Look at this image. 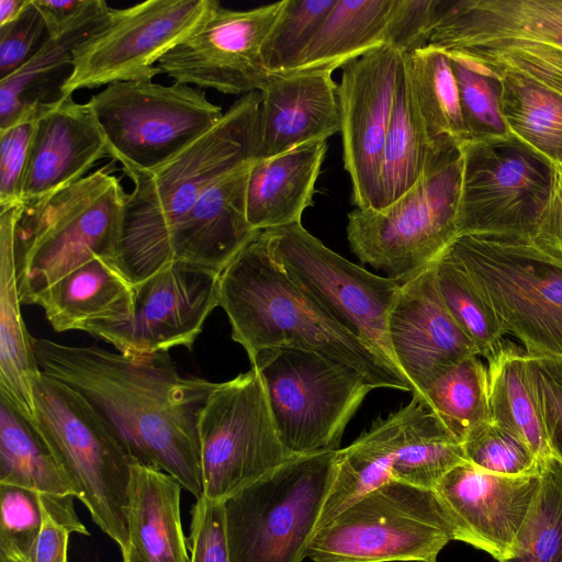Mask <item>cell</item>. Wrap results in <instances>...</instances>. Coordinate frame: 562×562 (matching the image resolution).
Returning a JSON list of instances; mask_svg holds the SVG:
<instances>
[{
    "label": "cell",
    "mask_w": 562,
    "mask_h": 562,
    "mask_svg": "<svg viewBox=\"0 0 562 562\" xmlns=\"http://www.w3.org/2000/svg\"><path fill=\"white\" fill-rule=\"evenodd\" d=\"M33 349L41 371L78 391L133 462L203 496L198 418L214 382L180 374L169 352L128 357L34 337Z\"/></svg>",
    "instance_id": "obj_1"
},
{
    "label": "cell",
    "mask_w": 562,
    "mask_h": 562,
    "mask_svg": "<svg viewBox=\"0 0 562 562\" xmlns=\"http://www.w3.org/2000/svg\"><path fill=\"white\" fill-rule=\"evenodd\" d=\"M218 306L249 361L266 349L308 350L353 369L374 389L413 393L404 375L289 277L271 254L263 231L222 271Z\"/></svg>",
    "instance_id": "obj_2"
},
{
    "label": "cell",
    "mask_w": 562,
    "mask_h": 562,
    "mask_svg": "<svg viewBox=\"0 0 562 562\" xmlns=\"http://www.w3.org/2000/svg\"><path fill=\"white\" fill-rule=\"evenodd\" d=\"M261 92L239 98L221 120L162 166L123 168L127 193L112 265L133 285L148 278L169 232L213 182L258 159Z\"/></svg>",
    "instance_id": "obj_3"
},
{
    "label": "cell",
    "mask_w": 562,
    "mask_h": 562,
    "mask_svg": "<svg viewBox=\"0 0 562 562\" xmlns=\"http://www.w3.org/2000/svg\"><path fill=\"white\" fill-rule=\"evenodd\" d=\"M127 193L109 168L32 204L16 224V267L22 304L94 256L112 262Z\"/></svg>",
    "instance_id": "obj_4"
},
{
    "label": "cell",
    "mask_w": 562,
    "mask_h": 562,
    "mask_svg": "<svg viewBox=\"0 0 562 562\" xmlns=\"http://www.w3.org/2000/svg\"><path fill=\"white\" fill-rule=\"evenodd\" d=\"M33 429L48 448L92 520L128 547L132 460L94 407L74 387L40 372L32 381Z\"/></svg>",
    "instance_id": "obj_5"
},
{
    "label": "cell",
    "mask_w": 562,
    "mask_h": 562,
    "mask_svg": "<svg viewBox=\"0 0 562 562\" xmlns=\"http://www.w3.org/2000/svg\"><path fill=\"white\" fill-rule=\"evenodd\" d=\"M446 251L527 355L562 359V259L516 236L461 235Z\"/></svg>",
    "instance_id": "obj_6"
},
{
    "label": "cell",
    "mask_w": 562,
    "mask_h": 562,
    "mask_svg": "<svg viewBox=\"0 0 562 562\" xmlns=\"http://www.w3.org/2000/svg\"><path fill=\"white\" fill-rule=\"evenodd\" d=\"M462 149L427 159L419 180L380 210L348 214L347 238L362 263L401 283L431 265L458 237Z\"/></svg>",
    "instance_id": "obj_7"
},
{
    "label": "cell",
    "mask_w": 562,
    "mask_h": 562,
    "mask_svg": "<svg viewBox=\"0 0 562 562\" xmlns=\"http://www.w3.org/2000/svg\"><path fill=\"white\" fill-rule=\"evenodd\" d=\"M337 451L296 456L224 502L229 562L306 558L335 479Z\"/></svg>",
    "instance_id": "obj_8"
},
{
    "label": "cell",
    "mask_w": 562,
    "mask_h": 562,
    "mask_svg": "<svg viewBox=\"0 0 562 562\" xmlns=\"http://www.w3.org/2000/svg\"><path fill=\"white\" fill-rule=\"evenodd\" d=\"M454 540L431 488L389 480L315 531L312 562H437Z\"/></svg>",
    "instance_id": "obj_9"
},
{
    "label": "cell",
    "mask_w": 562,
    "mask_h": 562,
    "mask_svg": "<svg viewBox=\"0 0 562 562\" xmlns=\"http://www.w3.org/2000/svg\"><path fill=\"white\" fill-rule=\"evenodd\" d=\"M250 363L262 378L278 436L296 456L339 450L348 423L374 390L353 369L314 351L266 349Z\"/></svg>",
    "instance_id": "obj_10"
},
{
    "label": "cell",
    "mask_w": 562,
    "mask_h": 562,
    "mask_svg": "<svg viewBox=\"0 0 562 562\" xmlns=\"http://www.w3.org/2000/svg\"><path fill=\"white\" fill-rule=\"evenodd\" d=\"M109 156L123 168L151 171L181 153L223 116L202 89L153 79L108 85L87 102Z\"/></svg>",
    "instance_id": "obj_11"
},
{
    "label": "cell",
    "mask_w": 562,
    "mask_h": 562,
    "mask_svg": "<svg viewBox=\"0 0 562 562\" xmlns=\"http://www.w3.org/2000/svg\"><path fill=\"white\" fill-rule=\"evenodd\" d=\"M203 497L224 503L296 457L280 440L260 373L215 383L198 418Z\"/></svg>",
    "instance_id": "obj_12"
},
{
    "label": "cell",
    "mask_w": 562,
    "mask_h": 562,
    "mask_svg": "<svg viewBox=\"0 0 562 562\" xmlns=\"http://www.w3.org/2000/svg\"><path fill=\"white\" fill-rule=\"evenodd\" d=\"M263 234L271 254L289 277L338 324L398 371L387 319L401 282L350 262L308 233L302 223L267 229Z\"/></svg>",
    "instance_id": "obj_13"
},
{
    "label": "cell",
    "mask_w": 562,
    "mask_h": 562,
    "mask_svg": "<svg viewBox=\"0 0 562 562\" xmlns=\"http://www.w3.org/2000/svg\"><path fill=\"white\" fill-rule=\"evenodd\" d=\"M553 169L513 137L462 148L458 236L530 238L547 201Z\"/></svg>",
    "instance_id": "obj_14"
},
{
    "label": "cell",
    "mask_w": 562,
    "mask_h": 562,
    "mask_svg": "<svg viewBox=\"0 0 562 562\" xmlns=\"http://www.w3.org/2000/svg\"><path fill=\"white\" fill-rule=\"evenodd\" d=\"M210 0H149L113 10L75 52L66 95L117 81L153 79L158 63L200 21Z\"/></svg>",
    "instance_id": "obj_15"
},
{
    "label": "cell",
    "mask_w": 562,
    "mask_h": 562,
    "mask_svg": "<svg viewBox=\"0 0 562 562\" xmlns=\"http://www.w3.org/2000/svg\"><path fill=\"white\" fill-rule=\"evenodd\" d=\"M283 3L233 11L210 0L200 21L158 61L160 74L226 94L261 91L270 77L262 45Z\"/></svg>",
    "instance_id": "obj_16"
},
{
    "label": "cell",
    "mask_w": 562,
    "mask_h": 562,
    "mask_svg": "<svg viewBox=\"0 0 562 562\" xmlns=\"http://www.w3.org/2000/svg\"><path fill=\"white\" fill-rule=\"evenodd\" d=\"M220 276L211 269L173 261L134 284L131 317L97 323L83 331L128 357L192 349L204 323L218 306Z\"/></svg>",
    "instance_id": "obj_17"
},
{
    "label": "cell",
    "mask_w": 562,
    "mask_h": 562,
    "mask_svg": "<svg viewBox=\"0 0 562 562\" xmlns=\"http://www.w3.org/2000/svg\"><path fill=\"white\" fill-rule=\"evenodd\" d=\"M338 85L342 159L356 209H382L381 170L403 55L379 46L349 61Z\"/></svg>",
    "instance_id": "obj_18"
},
{
    "label": "cell",
    "mask_w": 562,
    "mask_h": 562,
    "mask_svg": "<svg viewBox=\"0 0 562 562\" xmlns=\"http://www.w3.org/2000/svg\"><path fill=\"white\" fill-rule=\"evenodd\" d=\"M387 335L396 368L423 402L430 384L463 359L477 356L446 306L432 263L401 283L389 314Z\"/></svg>",
    "instance_id": "obj_19"
},
{
    "label": "cell",
    "mask_w": 562,
    "mask_h": 562,
    "mask_svg": "<svg viewBox=\"0 0 562 562\" xmlns=\"http://www.w3.org/2000/svg\"><path fill=\"white\" fill-rule=\"evenodd\" d=\"M540 487V473L509 476L470 462L450 470L432 488L453 528L454 540L492 555H513L517 535Z\"/></svg>",
    "instance_id": "obj_20"
},
{
    "label": "cell",
    "mask_w": 562,
    "mask_h": 562,
    "mask_svg": "<svg viewBox=\"0 0 562 562\" xmlns=\"http://www.w3.org/2000/svg\"><path fill=\"white\" fill-rule=\"evenodd\" d=\"M429 45L454 54L521 46L562 52V0H443Z\"/></svg>",
    "instance_id": "obj_21"
},
{
    "label": "cell",
    "mask_w": 562,
    "mask_h": 562,
    "mask_svg": "<svg viewBox=\"0 0 562 562\" xmlns=\"http://www.w3.org/2000/svg\"><path fill=\"white\" fill-rule=\"evenodd\" d=\"M252 162L224 175L206 188L189 213L167 235L153 273L173 261L222 273L261 232L250 226L246 214L247 181Z\"/></svg>",
    "instance_id": "obj_22"
},
{
    "label": "cell",
    "mask_w": 562,
    "mask_h": 562,
    "mask_svg": "<svg viewBox=\"0 0 562 562\" xmlns=\"http://www.w3.org/2000/svg\"><path fill=\"white\" fill-rule=\"evenodd\" d=\"M109 156L102 132L87 103L72 94L41 109L22 187V205L41 201L86 177Z\"/></svg>",
    "instance_id": "obj_23"
},
{
    "label": "cell",
    "mask_w": 562,
    "mask_h": 562,
    "mask_svg": "<svg viewBox=\"0 0 562 562\" xmlns=\"http://www.w3.org/2000/svg\"><path fill=\"white\" fill-rule=\"evenodd\" d=\"M333 72L330 68H316L270 75L260 91L258 159L327 140L340 132L338 85Z\"/></svg>",
    "instance_id": "obj_24"
},
{
    "label": "cell",
    "mask_w": 562,
    "mask_h": 562,
    "mask_svg": "<svg viewBox=\"0 0 562 562\" xmlns=\"http://www.w3.org/2000/svg\"><path fill=\"white\" fill-rule=\"evenodd\" d=\"M465 58L497 77L501 112L512 137L562 171V85L501 57Z\"/></svg>",
    "instance_id": "obj_25"
},
{
    "label": "cell",
    "mask_w": 562,
    "mask_h": 562,
    "mask_svg": "<svg viewBox=\"0 0 562 562\" xmlns=\"http://www.w3.org/2000/svg\"><path fill=\"white\" fill-rule=\"evenodd\" d=\"M22 209L0 210V397L33 427L32 381L41 369L20 308L15 234Z\"/></svg>",
    "instance_id": "obj_26"
},
{
    "label": "cell",
    "mask_w": 562,
    "mask_h": 562,
    "mask_svg": "<svg viewBox=\"0 0 562 562\" xmlns=\"http://www.w3.org/2000/svg\"><path fill=\"white\" fill-rule=\"evenodd\" d=\"M112 9L93 0L69 27L49 36L40 50L19 70L0 80V128L16 122L26 111L60 101L74 69L76 49L101 30Z\"/></svg>",
    "instance_id": "obj_27"
},
{
    "label": "cell",
    "mask_w": 562,
    "mask_h": 562,
    "mask_svg": "<svg viewBox=\"0 0 562 562\" xmlns=\"http://www.w3.org/2000/svg\"><path fill=\"white\" fill-rule=\"evenodd\" d=\"M182 488L170 474L132 461L123 562L190 561L180 516Z\"/></svg>",
    "instance_id": "obj_28"
},
{
    "label": "cell",
    "mask_w": 562,
    "mask_h": 562,
    "mask_svg": "<svg viewBox=\"0 0 562 562\" xmlns=\"http://www.w3.org/2000/svg\"><path fill=\"white\" fill-rule=\"evenodd\" d=\"M326 150L327 140H318L252 162L246 214L254 229L301 223L303 212L313 204Z\"/></svg>",
    "instance_id": "obj_29"
},
{
    "label": "cell",
    "mask_w": 562,
    "mask_h": 562,
    "mask_svg": "<svg viewBox=\"0 0 562 562\" xmlns=\"http://www.w3.org/2000/svg\"><path fill=\"white\" fill-rule=\"evenodd\" d=\"M133 296V284L109 260L94 256L36 294L31 304L44 310L55 331H83L91 324L128 319Z\"/></svg>",
    "instance_id": "obj_30"
},
{
    "label": "cell",
    "mask_w": 562,
    "mask_h": 562,
    "mask_svg": "<svg viewBox=\"0 0 562 562\" xmlns=\"http://www.w3.org/2000/svg\"><path fill=\"white\" fill-rule=\"evenodd\" d=\"M403 67L428 157L462 149L469 137L449 54L428 45L403 55Z\"/></svg>",
    "instance_id": "obj_31"
},
{
    "label": "cell",
    "mask_w": 562,
    "mask_h": 562,
    "mask_svg": "<svg viewBox=\"0 0 562 562\" xmlns=\"http://www.w3.org/2000/svg\"><path fill=\"white\" fill-rule=\"evenodd\" d=\"M403 424L402 408L378 418L350 446L337 451L336 474L316 530L391 480Z\"/></svg>",
    "instance_id": "obj_32"
},
{
    "label": "cell",
    "mask_w": 562,
    "mask_h": 562,
    "mask_svg": "<svg viewBox=\"0 0 562 562\" xmlns=\"http://www.w3.org/2000/svg\"><path fill=\"white\" fill-rule=\"evenodd\" d=\"M394 2L395 0H337L295 70H335L385 45V30Z\"/></svg>",
    "instance_id": "obj_33"
},
{
    "label": "cell",
    "mask_w": 562,
    "mask_h": 562,
    "mask_svg": "<svg viewBox=\"0 0 562 562\" xmlns=\"http://www.w3.org/2000/svg\"><path fill=\"white\" fill-rule=\"evenodd\" d=\"M486 368L492 422L525 441L540 461L552 457L528 379L526 350L504 339Z\"/></svg>",
    "instance_id": "obj_34"
},
{
    "label": "cell",
    "mask_w": 562,
    "mask_h": 562,
    "mask_svg": "<svg viewBox=\"0 0 562 562\" xmlns=\"http://www.w3.org/2000/svg\"><path fill=\"white\" fill-rule=\"evenodd\" d=\"M0 484L54 497H76L67 476L33 427L1 397Z\"/></svg>",
    "instance_id": "obj_35"
},
{
    "label": "cell",
    "mask_w": 562,
    "mask_h": 562,
    "mask_svg": "<svg viewBox=\"0 0 562 562\" xmlns=\"http://www.w3.org/2000/svg\"><path fill=\"white\" fill-rule=\"evenodd\" d=\"M427 158L428 145L403 67L384 145L381 170L382 207L396 201L419 180Z\"/></svg>",
    "instance_id": "obj_36"
},
{
    "label": "cell",
    "mask_w": 562,
    "mask_h": 562,
    "mask_svg": "<svg viewBox=\"0 0 562 562\" xmlns=\"http://www.w3.org/2000/svg\"><path fill=\"white\" fill-rule=\"evenodd\" d=\"M423 403L462 443L473 429L492 422L486 366L479 356L463 359L430 384Z\"/></svg>",
    "instance_id": "obj_37"
},
{
    "label": "cell",
    "mask_w": 562,
    "mask_h": 562,
    "mask_svg": "<svg viewBox=\"0 0 562 562\" xmlns=\"http://www.w3.org/2000/svg\"><path fill=\"white\" fill-rule=\"evenodd\" d=\"M502 562H562V463L555 458L542 461L538 494L513 555Z\"/></svg>",
    "instance_id": "obj_38"
},
{
    "label": "cell",
    "mask_w": 562,
    "mask_h": 562,
    "mask_svg": "<svg viewBox=\"0 0 562 562\" xmlns=\"http://www.w3.org/2000/svg\"><path fill=\"white\" fill-rule=\"evenodd\" d=\"M439 293L451 315L486 360L504 340L505 331L467 272L445 250L434 262Z\"/></svg>",
    "instance_id": "obj_39"
},
{
    "label": "cell",
    "mask_w": 562,
    "mask_h": 562,
    "mask_svg": "<svg viewBox=\"0 0 562 562\" xmlns=\"http://www.w3.org/2000/svg\"><path fill=\"white\" fill-rule=\"evenodd\" d=\"M337 0H284L262 45L270 75L293 71Z\"/></svg>",
    "instance_id": "obj_40"
},
{
    "label": "cell",
    "mask_w": 562,
    "mask_h": 562,
    "mask_svg": "<svg viewBox=\"0 0 562 562\" xmlns=\"http://www.w3.org/2000/svg\"><path fill=\"white\" fill-rule=\"evenodd\" d=\"M448 54L469 143L512 138L501 112L497 77L461 55Z\"/></svg>",
    "instance_id": "obj_41"
},
{
    "label": "cell",
    "mask_w": 562,
    "mask_h": 562,
    "mask_svg": "<svg viewBox=\"0 0 562 562\" xmlns=\"http://www.w3.org/2000/svg\"><path fill=\"white\" fill-rule=\"evenodd\" d=\"M468 462L494 474H539L541 463L529 446L499 425L488 422L473 429L462 442Z\"/></svg>",
    "instance_id": "obj_42"
},
{
    "label": "cell",
    "mask_w": 562,
    "mask_h": 562,
    "mask_svg": "<svg viewBox=\"0 0 562 562\" xmlns=\"http://www.w3.org/2000/svg\"><path fill=\"white\" fill-rule=\"evenodd\" d=\"M0 554L29 562L44 520L41 494L0 484Z\"/></svg>",
    "instance_id": "obj_43"
},
{
    "label": "cell",
    "mask_w": 562,
    "mask_h": 562,
    "mask_svg": "<svg viewBox=\"0 0 562 562\" xmlns=\"http://www.w3.org/2000/svg\"><path fill=\"white\" fill-rule=\"evenodd\" d=\"M43 106L26 111L16 122L0 128L1 210L22 205L24 175L36 121Z\"/></svg>",
    "instance_id": "obj_44"
},
{
    "label": "cell",
    "mask_w": 562,
    "mask_h": 562,
    "mask_svg": "<svg viewBox=\"0 0 562 562\" xmlns=\"http://www.w3.org/2000/svg\"><path fill=\"white\" fill-rule=\"evenodd\" d=\"M527 372L551 454L562 463V359L527 355Z\"/></svg>",
    "instance_id": "obj_45"
},
{
    "label": "cell",
    "mask_w": 562,
    "mask_h": 562,
    "mask_svg": "<svg viewBox=\"0 0 562 562\" xmlns=\"http://www.w3.org/2000/svg\"><path fill=\"white\" fill-rule=\"evenodd\" d=\"M442 5L443 0H395L384 44L402 55L428 46Z\"/></svg>",
    "instance_id": "obj_46"
},
{
    "label": "cell",
    "mask_w": 562,
    "mask_h": 562,
    "mask_svg": "<svg viewBox=\"0 0 562 562\" xmlns=\"http://www.w3.org/2000/svg\"><path fill=\"white\" fill-rule=\"evenodd\" d=\"M48 37L45 21L31 0L18 19L0 26V80L22 68Z\"/></svg>",
    "instance_id": "obj_47"
},
{
    "label": "cell",
    "mask_w": 562,
    "mask_h": 562,
    "mask_svg": "<svg viewBox=\"0 0 562 562\" xmlns=\"http://www.w3.org/2000/svg\"><path fill=\"white\" fill-rule=\"evenodd\" d=\"M187 539L189 562H229L224 503L195 499Z\"/></svg>",
    "instance_id": "obj_48"
},
{
    "label": "cell",
    "mask_w": 562,
    "mask_h": 562,
    "mask_svg": "<svg viewBox=\"0 0 562 562\" xmlns=\"http://www.w3.org/2000/svg\"><path fill=\"white\" fill-rule=\"evenodd\" d=\"M531 241L562 259V171L553 170L549 194Z\"/></svg>",
    "instance_id": "obj_49"
},
{
    "label": "cell",
    "mask_w": 562,
    "mask_h": 562,
    "mask_svg": "<svg viewBox=\"0 0 562 562\" xmlns=\"http://www.w3.org/2000/svg\"><path fill=\"white\" fill-rule=\"evenodd\" d=\"M71 532L67 525L44 508L43 525L29 562H68L67 548Z\"/></svg>",
    "instance_id": "obj_50"
},
{
    "label": "cell",
    "mask_w": 562,
    "mask_h": 562,
    "mask_svg": "<svg viewBox=\"0 0 562 562\" xmlns=\"http://www.w3.org/2000/svg\"><path fill=\"white\" fill-rule=\"evenodd\" d=\"M93 0H33L47 26L49 36H56L76 22Z\"/></svg>",
    "instance_id": "obj_51"
},
{
    "label": "cell",
    "mask_w": 562,
    "mask_h": 562,
    "mask_svg": "<svg viewBox=\"0 0 562 562\" xmlns=\"http://www.w3.org/2000/svg\"><path fill=\"white\" fill-rule=\"evenodd\" d=\"M30 1L31 0H0V26L18 19Z\"/></svg>",
    "instance_id": "obj_52"
},
{
    "label": "cell",
    "mask_w": 562,
    "mask_h": 562,
    "mask_svg": "<svg viewBox=\"0 0 562 562\" xmlns=\"http://www.w3.org/2000/svg\"><path fill=\"white\" fill-rule=\"evenodd\" d=\"M0 562H22V561L13 559V558H10V557L4 555V554H0Z\"/></svg>",
    "instance_id": "obj_53"
}]
</instances>
